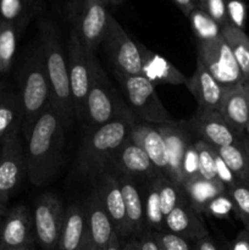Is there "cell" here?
I'll use <instances>...</instances> for the list:
<instances>
[{
  "label": "cell",
  "instance_id": "obj_48",
  "mask_svg": "<svg viewBox=\"0 0 249 250\" xmlns=\"http://www.w3.org/2000/svg\"><path fill=\"white\" fill-rule=\"evenodd\" d=\"M122 250H141V248H139L138 239H132V241H128L124 246H122Z\"/></svg>",
  "mask_w": 249,
  "mask_h": 250
},
{
  "label": "cell",
  "instance_id": "obj_3",
  "mask_svg": "<svg viewBox=\"0 0 249 250\" xmlns=\"http://www.w3.org/2000/svg\"><path fill=\"white\" fill-rule=\"evenodd\" d=\"M39 36L46 75L50 82L53 104L68 127L76 117L68 80L67 59L61 42L60 32L51 20L42 19L39 21Z\"/></svg>",
  "mask_w": 249,
  "mask_h": 250
},
{
  "label": "cell",
  "instance_id": "obj_33",
  "mask_svg": "<svg viewBox=\"0 0 249 250\" xmlns=\"http://www.w3.org/2000/svg\"><path fill=\"white\" fill-rule=\"evenodd\" d=\"M154 181L158 187L161 210H163L164 217H165L171 210H173V208L177 207L181 200L187 197V194H186L183 187L176 185L173 181H171L167 176L163 175V173L156 176Z\"/></svg>",
  "mask_w": 249,
  "mask_h": 250
},
{
  "label": "cell",
  "instance_id": "obj_13",
  "mask_svg": "<svg viewBox=\"0 0 249 250\" xmlns=\"http://www.w3.org/2000/svg\"><path fill=\"white\" fill-rule=\"evenodd\" d=\"M164 137L167 151V172L166 176L176 185L183 186L182 163L188 146L194 142L195 134L187 121H175L171 124L158 125Z\"/></svg>",
  "mask_w": 249,
  "mask_h": 250
},
{
  "label": "cell",
  "instance_id": "obj_39",
  "mask_svg": "<svg viewBox=\"0 0 249 250\" xmlns=\"http://www.w3.org/2000/svg\"><path fill=\"white\" fill-rule=\"evenodd\" d=\"M232 210H233V204H232L231 198L228 197L227 193H225V194L219 195V197L215 198L214 200L209 203L204 214L222 219V217L228 216Z\"/></svg>",
  "mask_w": 249,
  "mask_h": 250
},
{
  "label": "cell",
  "instance_id": "obj_24",
  "mask_svg": "<svg viewBox=\"0 0 249 250\" xmlns=\"http://www.w3.org/2000/svg\"><path fill=\"white\" fill-rule=\"evenodd\" d=\"M139 49H141L142 59H143L142 75L146 80L150 81L154 85L158 83L187 84V77L181 73L172 63L168 62L165 58L153 53L142 44H139Z\"/></svg>",
  "mask_w": 249,
  "mask_h": 250
},
{
  "label": "cell",
  "instance_id": "obj_58",
  "mask_svg": "<svg viewBox=\"0 0 249 250\" xmlns=\"http://www.w3.org/2000/svg\"><path fill=\"white\" fill-rule=\"evenodd\" d=\"M244 229H247V231H248V233H249V226H247V227H244Z\"/></svg>",
  "mask_w": 249,
  "mask_h": 250
},
{
  "label": "cell",
  "instance_id": "obj_2",
  "mask_svg": "<svg viewBox=\"0 0 249 250\" xmlns=\"http://www.w3.org/2000/svg\"><path fill=\"white\" fill-rule=\"evenodd\" d=\"M136 125L133 116H122L111 122L88 129L78 155V171L85 177L99 178L112 156L128 139Z\"/></svg>",
  "mask_w": 249,
  "mask_h": 250
},
{
  "label": "cell",
  "instance_id": "obj_16",
  "mask_svg": "<svg viewBox=\"0 0 249 250\" xmlns=\"http://www.w3.org/2000/svg\"><path fill=\"white\" fill-rule=\"evenodd\" d=\"M95 192L111 220L115 233L119 236L120 239L128 237L129 231L126 208L116 176L105 170L98 178V189Z\"/></svg>",
  "mask_w": 249,
  "mask_h": 250
},
{
  "label": "cell",
  "instance_id": "obj_50",
  "mask_svg": "<svg viewBox=\"0 0 249 250\" xmlns=\"http://www.w3.org/2000/svg\"><path fill=\"white\" fill-rule=\"evenodd\" d=\"M7 214V209H6V203L2 202L0 199V219H4Z\"/></svg>",
  "mask_w": 249,
  "mask_h": 250
},
{
  "label": "cell",
  "instance_id": "obj_26",
  "mask_svg": "<svg viewBox=\"0 0 249 250\" xmlns=\"http://www.w3.org/2000/svg\"><path fill=\"white\" fill-rule=\"evenodd\" d=\"M183 189L187 194L190 205L200 215L204 214L205 209L211 200L227 193V188L219 180H205L200 175L188 180L183 185Z\"/></svg>",
  "mask_w": 249,
  "mask_h": 250
},
{
  "label": "cell",
  "instance_id": "obj_44",
  "mask_svg": "<svg viewBox=\"0 0 249 250\" xmlns=\"http://www.w3.org/2000/svg\"><path fill=\"white\" fill-rule=\"evenodd\" d=\"M227 250H249V233L246 229L239 232Z\"/></svg>",
  "mask_w": 249,
  "mask_h": 250
},
{
  "label": "cell",
  "instance_id": "obj_17",
  "mask_svg": "<svg viewBox=\"0 0 249 250\" xmlns=\"http://www.w3.org/2000/svg\"><path fill=\"white\" fill-rule=\"evenodd\" d=\"M164 229L166 232L177 234L188 242H197L203 237L209 236L202 215L195 211L186 197L164 219Z\"/></svg>",
  "mask_w": 249,
  "mask_h": 250
},
{
  "label": "cell",
  "instance_id": "obj_43",
  "mask_svg": "<svg viewBox=\"0 0 249 250\" xmlns=\"http://www.w3.org/2000/svg\"><path fill=\"white\" fill-rule=\"evenodd\" d=\"M138 243L141 250H161L154 238L153 232L150 231H143V233L138 237Z\"/></svg>",
  "mask_w": 249,
  "mask_h": 250
},
{
  "label": "cell",
  "instance_id": "obj_53",
  "mask_svg": "<svg viewBox=\"0 0 249 250\" xmlns=\"http://www.w3.org/2000/svg\"><path fill=\"white\" fill-rule=\"evenodd\" d=\"M0 250H36L33 246H27V247H21V248H10V249H0Z\"/></svg>",
  "mask_w": 249,
  "mask_h": 250
},
{
  "label": "cell",
  "instance_id": "obj_52",
  "mask_svg": "<svg viewBox=\"0 0 249 250\" xmlns=\"http://www.w3.org/2000/svg\"><path fill=\"white\" fill-rule=\"evenodd\" d=\"M124 0H103L105 5H121Z\"/></svg>",
  "mask_w": 249,
  "mask_h": 250
},
{
  "label": "cell",
  "instance_id": "obj_40",
  "mask_svg": "<svg viewBox=\"0 0 249 250\" xmlns=\"http://www.w3.org/2000/svg\"><path fill=\"white\" fill-rule=\"evenodd\" d=\"M204 11L219 24L220 27H225L228 24V16H227V6L225 0H207Z\"/></svg>",
  "mask_w": 249,
  "mask_h": 250
},
{
  "label": "cell",
  "instance_id": "obj_28",
  "mask_svg": "<svg viewBox=\"0 0 249 250\" xmlns=\"http://www.w3.org/2000/svg\"><path fill=\"white\" fill-rule=\"evenodd\" d=\"M42 6V0H0V20L23 31Z\"/></svg>",
  "mask_w": 249,
  "mask_h": 250
},
{
  "label": "cell",
  "instance_id": "obj_54",
  "mask_svg": "<svg viewBox=\"0 0 249 250\" xmlns=\"http://www.w3.org/2000/svg\"><path fill=\"white\" fill-rule=\"evenodd\" d=\"M205 4H207V0H197V6L199 7V9L204 10Z\"/></svg>",
  "mask_w": 249,
  "mask_h": 250
},
{
  "label": "cell",
  "instance_id": "obj_19",
  "mask_svg": "<svg viewBox=\"0 0 249 250\" xmlns=\"http://www.w3.org/2000/svg\"><path fill=\"white\" fill-rule=\"evenodd\" d=\"M188 88L198 103V109L208 111H219L222 97L226 88L222 87L211 73L197 60V68L192 77L187 78Z\"/></svg>",
  "mask_w": 249,
  "mask_h": 250
},
{
  "label": "cell",
  "instance_id": "obj_4",
  "mask_svg": "<svg viewBox=\"0 0 249 250\" xmlns=\"http://www.w3.org/2000/svg\"><path fill=\"white\" fill-rule=\"evenodd\" d=\"M84 48L89 70V88L85 103V121L88 129L97 128L122 116H133L126 103L105 75L94 51Z\"/></svg>",
  "mask_w": 249,
  "mask_h": 250
},
{
  "label": "cell",
  "instance_id": "obj_6",
  "mask_svg": "<svg viewBox=\"0 0 249 250\" xmlns=\"http://www.w3.org/2000/svg\"><path fill=\"white\" fill-rule=\"evenodd\" d=\"M124 100L134 119L150 125L175 122L156 94L155 85L143 75L124 76L115 73Z\"/></svg>",
  "mask_w": 249,
  "mask_h": 250
},
{
  "label": "cell",
  "instance_id": "obj_47",
  "mask_svg": "<svg viewBox=\"0 0 249 250\" xmlns=\"http://www.w3.org/2000/svg\"><path fill=\"white\" fill-rule=\"evenodd\" d=\"M106 250H122L121 239L119 238V236H117L115 232H114V234L111 236V239H110L109 246H107Z\"/></svg>",
  "mask_w": 249,
  "mask_h": 250
},
{
  "label": "cell",
  "instance_id": "obj_55",
  "mask_svg": "<svg viewBox=\"0 0 249 250\" xmlns=\"http://www.w3.org/2000/svg\"><path fill=\"white\" fill-rule=\"evenodd\" d=\"M243 85H244V90H246L247 100H248V106H249V82H246Z\"/></svg>",
  "mask_w": 249,
  "mask_h": 250
},
{
  "label": "cell",
  "instance_id": "obj_1",
  "mask_svg": "<svg viewBox=\"0 0 249 250\" xmlns=\"http://www.w3.org/2000/svg\"><path fill=\"white\" fill-rule=\"evenodd\" d=\"M67 125L51 103L26 137L27 176L32 185L43 186L55 177L65 146Z\"/></svg>",
  "mask_w": 249,
  "mask_h": 250
},
{
  "label": "cell",
  "instance_id": "obj_56",
  "mask_svg": "<svg viewBox=\"0 0 249 250\" xmlns=\"http://www.w3.org/2000/svg\"><path fill=\"white\" fill-rule=\"evenodd\" d=\"M244 136H246L247 138L249 139V124L247 125V127H246V132H244Z\"/></svg>",
  "mask_w": 249,
  "mask_h": 250
},
{
  "label": "cell",
  "instance_id": "obj_36",
  "mask_svg": "<svg viewBox=\"0 0 249 250\" xmlns=\"http://www.w3.org/2000/svg\"><path fill=\"white\" fill-rule=\"evenodd\" d=\"M227 194L231 198L233 210L242 220L244 227L249 226V187L241 182L229 187Z\"/></svg>",
  "mask_w": 249,
  "mask_h": 250
},
{
  "label": "cell",
  "instance_id": "obj_57",
  "mask_svg": "<svg viewBox=\"0 0 249 250\" xmlns=\"http://www.w3.org/2000/svg\"><path fill=\"white\" fill-rule=\"evenodd\" d=\"M1 224H2V219H0V229H1Z\"/></svg>",
  "mask_w": 249,
  "mask_h": 250
},
{
  "label": "cell",
  "instance_id": "obj_23",
  "mask_svg": "<svg viewBox=\"0 0 249 250\" xmlns=\"http://www.w3.org/2000/svg\"><path fill=\"white\" fill-rule=\"evenodd\" d=\"M88 238L99 250H106L111 236L114 234V226L109 215L105 211L97 192L88 198L87 207Z\"/></svg>",
  "mask_w": 249,
  "mask_h": 250
},
{
  "label": "cell",
  "instance_id": "obj_35",
  "mask_svg": "<svg viewBox=\"0 0 249 250\" xmlns=\"http://www.w3.org/2000/svg\"><path fill=\"white\" fill-rule=\"evenodd\" d=\"M195 148L198 151V167L199 175L209 181L217 180L216 167H215V149L202 139L195 141Z\"/></svg>",
  "mask_w": 249,
  "mask_h": 250
},
{
  "label": "cell",
  "instance_id": "obj_25",
  "mask_svg": "<svg viewBox=\"0 0 249 250\" xmlns=\"http://www.w3.org/2000/svg\"><path fill=\"white\" fill-rule=\"evenodd\" d=\"M116 177L124 200L129 236L139 237L143 233L144 224H145L144 203L137 189L133 178L127 175H122V173H120V176H116Z\"/></svg>",
  "mask_w": 249,
  "mask_h": 250
},
{
  "label": "cell",
  "instance_id": "obj_10",
  "mask_svg": "<svg viewBox=\"0 0 249 250\" xmlns=\"http://www.w3.org/2000/svg\"><path fill=\"white\" fill-rule=\"evenodd\" d=\"M62 203L56 195L46 193L38 198L33 211L36 241L43 250H56L62 227Z\"/></svg>",
  "mask_w": 249,
  "mask_h": 250
},
{
  "label": "cell",
  "instance_id": "obj_12",
  "mask_svg": "<svg viewBox=\"0 0 249 250\" xmlns=\"http://www.w3.org/2000/svg\"><path fill=\"white\" fill-rule=\"evenodd\" d=\"M19 133L10 134L1 142L0 199L4 203H7L15 190L20 187L24 175H27L26 154L24 146L20 141Z\"/></svg>",
  "mask_w": 249,
  "mask_h": 250
},
{
  "label": "cell",
  "instance_id": "obj_32",
  "mask_svg": "<svg viewBox=\"0 0 249 250\" xmlns=\"http://www.w3.org/2000/svg\"><path fill=\"white\" fill-rule=\"evenodd\" d=\"M190 27L198 42L214 41L221 37V27L207 14V11L195 7L189 15Z\"/></svg>",
  "mask_w": 249,
  "mask_h": 250
},
{
  "label": "cell",
  "instance_id": "obj_29",
  "mask_svg": "<svg viewBox=\"0 0 249 250\" xmlns=\"http://www.w3.org/2000/svg\"><path fill=\"white\" fill-rule=\"evenodd\" d=\"M221 34L233 54L244 83L249 82V37L243 29L237 28L231 23L222 27Z\"/></svg>",
  "mask_w": 249,
  "mask_h": 250
},
{
  "label": "cell",
  "instance_id": "obj_21",
  "mask_svg": "<svg viewBox=\"0 0 249 250\" xmlns=\"http://www.w3.org/2000/svg\"><path fill=\"white\" fill-rule=\"evenodd\" d=\"M219 112L238 136L244 137L249 124V106L243 84L225 89Z\"/></svg>",
  "mask_w": 249,
  "mask_h": 250
},
{
  "label": "cell",
  "instance_id": "obj_31",
  "mask_svg": "<svg viewBox=\"0 0 249 250\" xmlns=\"http://www.w3.org/2000/svg\"><path fill=\"white\" fill-rule=\"evenodd\" d=\"M21 29L0 20V73H6L11 68Z\"/></svg>",
  "mask_w": 249,
  "mask_h": 250
},
{
  "label": "cell",
  "instance_id": "obj_14",
  "mask_svg": "<svg viewBox=\"0 0 249 250\" xmlns=\"http://www.w3.org/2000/svg\"><path fill=\"white\" fill-rule=\"evenodd\" d=\"M187 122L195 137L214 148L233 146L241 142L242 137L227 124L219 111L198 109L194 116Z\"/></svg>",
  "mask_w": 249,
  "mask_h": 250
},
{
  "label": "cell",
  "instance_id": "obj_8",
  "mask_svg": "<svg viewBox=\"0 0 249 250\" xmlns=\"http://www.w3.org/2000/svg\"><path fill=\"white\" fill-rule=\"evenodd\" d=\"M103 44L114 73L124 76L142 75L143 59L139 44L126 33L111 14L109 15Z\"/></svg>",
  "mask_w": 249,
  "mask_h": 250
},
{
  "label": "cell",
  "instance_id": "obj_22",
  "mask_svg": "<svg viewBox=\"0 0 249 250\" xmlns=\"http://www.w3.org/2000/svg\"><path fill=\"white\" fill-rule=\"evenodd\" d=\"M87 238V210L82 205H70L65 211L56 250H78Z\"/></svg>",
  "mask_w": 249,
  "mask_h": 250
},
{
  "label": "cell",
  "instance_id": "obj_38",
  "mask_svg": "<svg viewBox=\"0 0 249 250\" xmlns=\"http://www.w3.org/2000/svg\"><path fill=\"white\" fill-rule=\"evenodd\" d=\"M199 175V167H198V151L195 148V141L188 146L185 154V159L182 163V176L183 185L190 178ZM183 187V186H182Z\"/></svg>",
  "mask_w": 249,
  "mask_h": 250
},
{
  "label": "cell",
  "instance_id": "obj_9",
  "mask_svg": "<svg viewBox=\"0 0 249 250\" xmlns=\"http://www.w3.org/2000/svg\"><path fill=\"white\" fill-rule=\"evenodd\" d=\"M197 60L224 88L244 84L243 76L224 37L214 41H197Z\"/></svg>",
  "mask_w": 249,
  "mask_h": 250
},
{
  "label": "cell",
  "instance_id": "obj_18",
  "mask_svg": "<svg viewBox=\"0 0 249 250\" xmlns=\"http://www.w3.org/2000/svg\"><path fill=\"white\" fill-rule=\"evenodd\" d=\"M109 165H112L117 168L120 173L127 175L129 177L139 176V177L153 180L161 173L153 165L145 151L131 137H128V139L112 156Z\"/></svg>",
  "mask_w": 249,
  "mask_h": 250
},
{
  "label": "cell",
  "instance_id": "obj_41",
  "mask_svg": "<svg viewBox=\"0 0 249 250\" xmlns=\"http://www.w3.org/2000/svg\"><path fill=\"white\" fill-rule=\"evenodd\" d=\"M226 6L229 23L237 28L243 29L247 14L246 4L241 0H228V2H226Z\"/></svg>",
  "mask_w": 249,
  "mask_h": 250
},
{
  "label": "cell",
  "instance_id": "obj_5",
  "mask_svg": "<svg viewBox=\"0 0 249 250\" xmlns=\"http://www.w3.org/2000/svg\"><path fill=\"white\" fill-rule=\"evenodd\" d=\"M19 93L23 112L21 131L26 138L37 120L53 103L50 82L46 75L41 43L31 51L26 60L22 70L21 89Z\"/></svg>",
  "mask_w": 249,
  "mask_h": 250
},
{
  "label": "cell",
  "instance_id": "obj_27",
  "mask_svg": "<svg viewBox=\"0 0 249 250\" xmlns=\"http://www.w3.org/2000/svg\"><path fill=\"white\" fill-rule=\"evenodd\" d=\"M22 104L20 93H0V142L12 133H19L22 126Z\"/></svg>",
  "mask_w": 249,
  "mask_h": 250
},
{
  "label": "cell",
  "instance_id": "obj_42",
  "mask_svg": "<svg viewBox=\"0 0 249 250\" xmlns=\"http://www.w3.org/2000/svg\"><path fill=\"white\" fill-rule=\"evenodd\" d=\"M215 167H216L217 180L221 183H224V186L227 189L238 182L237 178L234 177L233 173H232V171L228 168V166L226 165V163H225L221 159V156L216 153V150H215Z\"/></svg>",
  "mask_w": 249,
  "mask_h": 250
},
{
  "label": "cell",
  "instance_id": "obj_45",
  "mask_svg": "<svg viewBox=\"0 0 249 250\" xmlns=\"http://www.w3.org/2000/svg\"><path fill=\"white\" fill-rule=\"evenodd\" d=\"M194 250H222L217 247V244L215 243L214 239L210 236L203 237V238L198 239L197 242H194Z\"/></svg>",
  "mask_w": 249,
  "mask_h": 250
},
{
  "label": "cell",
  "instance_id": "obj_34",
  "mask_svg": "<svg viewBox=\"0 0 249 250\" xmlns=\"http://www.w3.org/2000/svg\"><path fill=\"white\" fill-rule=\"evenodd\" d=\"M144 215H145V224L155 232L165 231L164 229V214L161 210L160 197L159 190L156 187L155 181L150 180L145 195V203H144Z\"/></svg>",
  "mask_w": 249,
  "mask_h": 250
},
{
  "label": "cell",
  "instance_id": "obj_15",
  "mask_svg": "<svg viewBox=\"0 0 249 250\" xmlns=\"http://www.w3.org/2000/svg\"><path fill=\"white\" fill-rule=\"evenodd\" d=\"M36 242L33 214L24 205L9 210L0 229V249L33 246Z\"/></svg>",
  "mask_w": 249,
  "mask_h": 250
},
{
  "label": "cell",
  "instance_id": "obj_11",
  "mask_svg": "<svg viewBox=\"0 0 249 250\" xmlns=\"http://www.w3.org/2000/svg\"><path fill=\"white\" fill-rule=\"evenodd\" d=\"M67 68L75 117L84 122L85 103L89 88V70L85 60L84 48L72 28L67 44Z\"/></svg>",
  "mask_w": 249,
  "mask_h": 250
},
{
  "label": "cell",
  "instance_id": "obj_37",
  "mask_svg": "<svg viewBox=\"0 0 249 250\" xmlns=\"http://www.w3.org/2000/svg\"><path fill=\"white\" fill-rule=\"evenodd\" d=\"M153 236L161 250H192L189 242L177 234L163 231L153 232Z\"/></svg>",
  "mask_w": 249,
  "mask_h": 250
},
{
  "label": "cell",
  "instance_id": "obj_49",
  "mask_svg": "<svg viewBox=\"0 0 249 250\" xmlns=\"http://www.w3.org/2000/svg\"><path fill=\"white\" fill-rule=\"evenodd\" d=\"M78 250H99V249H98L97 247H95L94 244H93L92 242L89 241V238H87V239H85L84 243L81 246V248Z\"/></svg>",
  "mask_w": 249,
  "mask_h": 250
},
{
  "label": "cell",
  "instance_id": "obj_30",
  "mask_svg": "<svg viewBox=\"0 0 249 250\" xmlns=\"http://www.w3.org/2000/svg\"><path fill=\"white\" fill-rule=\"evenodd\" d=\"M215 150L226 163L237 181L249 187V155L242 146V141L233 146L215 148Z\"/></svg>",
  "mask_w": 249,
  "mask_h": 250
},
{
  "label": "cell",
  "instance_id": "obj_51",
  "mask_svg": "<svg viewBox=\"0 0 249 250\" xmlns=\"http://www.w3.org/2000/svg\"><path fill=\"white\" fill-rule=\"evenodd\" d=\"M241 141H242V146H243V148L246 149L247 154H248V155H249V139L247 138L246 136H244V137H242Z\"/></svg>",
  "mask_w": 249,
  "mask_h": 250
},
{
  "label": "cell",
  "instance_id": "obj_20",
  "mask_svg": "<svg viewBox=\"0 0 249 250\" xmlns=\"http://www.w3.org/2000/svg\"><path fill=\"white\" fill-rule=\"evenodd\" d=\"M132 139L145 151L153 165L158 168L159 172L166 176L167 172V151L166 144L161 132L159 131L158 125L145 124V122H136L132 128Z\"/></svg>",
  "mask_w": 249,
  "mask_h": 250
},
{
  "label": "cell",
  "instance_id": "obj_7",
  "mask_svg": "<svg viewBox=\"0 0 249 250\" xmlns=\"http://www.w3.org/2000/svg\"><path fill=\"white\" fill-rule=\"evenodd\" d=\"M68 20L81 44L95 53L103 44L107 29L109 12L103 0H71Z\"/></svg>",
  "mask_w": 249,
  "mask_h": 250
},
{
  "label": "cell",
  "instance_id": "obj_46",
  "mask_svg": "<svg viewBox=\"0 0 249 250\" xmlns=\"http://www.w3.org/2000/svg\"><path fill=\"white\" fill-rule=\"evenodd\" d=\"M172 1L187 17L197 7V2L194 0H172Z\"/></svg>",
  "mask_w": 249,
  "mask_h": 250
}]
</instances>
